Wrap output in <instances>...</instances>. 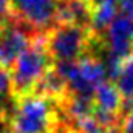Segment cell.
Returning a JSON list of instances; mask_svg holds the SVG:
<instances>
[{"instance_id":"6da1fadb","label":"cell","mask_w":133,"mask_h":133,"mask_svg":"<svg viewBox=\"0 0 133 133\" xmlns=\"http://www.w3.org/2000/svg\"><path fill=\"white\" fill-rule=\"evenodd\" d=\"M60 122L58 104L34 92L11 99L6 115V127L11 133H55Z\"/></svg>"},{"instance_id":"7a4b0ae2","label":"cell","mask_w":133,"mask_h":133,"mask_svg":"<svg viewBox=\"0 0 133 133\" xmlns=\"http://www.w3.org/2000/svg\"><path fill=\"white\" fill-rule=\"evenodd\" d=\"M55 65L54 58L49 54L44 44V34L39 36L28 49H26L19 58L11 66V99H18L28 96L32 92L34 86L41 79L45 71Z\"/></svg>"},{"instance_id":"3957f363","label":"cell","mask_w":133,"mask_h":133,"mask_svg":"<svg viewBox=\"0 0 133 133\" xmlns=\"http://www.w3.org/2000/svg\"><path fill=\"white\" fill-rule=\"evenodd\" d=\"M92 31L76 24L57 23L44 34V44L54 62H76L89 52Z\"/></svg>"},{"instance_id":"277c9868","label":"cell","mask_w":133,"mask_h":133,"mask_svg":"<svg viewBox=\"0 0 133 133\" xmlns=\"http://www.w3.org/2000/svg\"><path fill=\"white\" fill-rule=\"evenodd\" d=\"M39 36H42L41 32H37L32 26L15 15L6 21H2L0 23V68L10 71L19 55Z\"/></svg>"},{"instance_id":"5b68a950","label":"cell","mask_w":133,"mask_h":133,"mask_svg":"<svg viewBox=\"0 0 133 133\" xmlns=\"http://www.w3.org/2000/svg\"><path fill=\"white\" fill-rule=\"evenodd\" d=\"M60 0H11L13 15L45 34L57 24Z\"/></svg>"},{"instance_id":"8992f818","label":"cell","mask_w":133,"mask_h":133,"mask_svg":"<svg viewBox=\"0 0 133 133\" xmlns=\"http://www.w3.org/2000/svg\"><path fill=\"white\" fill-rule=\"evenodd\" d=\"M105 49L112 55L125 60L133 54V18L127 15H117L104 32Z\"/></svg>"},{"instance_id":"52a82bcc","label":"cell","mask_w":133,"mask_h":133,"mask_svg":"<svg viewBox=\"0 0 133 133\" xmlns=\"http://www.w3.org/2000/svg\"><path fill=\"white\" fill-rule=\"evenodd\" d=\"M92 3L91 0H60L57 23L76 24L91 29Z\"/></svg>"},{"instance_id":"ba28073f","label":"cell","mask_w":133,"mask_h":133,"mask_svg":"<svg viewBox=\"0 0 133 133\" xmlns=\"http://www.w3.org/2000/svg\"><path fill=\"white\" fill-rule=\"evenodd\" d=\"M78 71L86 83L92 88H97L101 83L107 81V71L101 57L92 55V54H86L78 60Z\"/></svg>"},{"instance_id":"9c48e42d","label":"cell","mask_w":133,"mask_h":133,"mask_svg":"<svg viewBox=\"0 0 133 133\" xmlns=\"http://www.w3.org/2000/svg\"><path fill=\"white\" fill-rule=\"evenodd\" d=\"M115 84L122 92L123 99L133 97V54H130L122 63V70L115 78Z\"/></svg>"},{"instance_id":"30bf717a","label":"cell","mask_w":133,"mask_h":133,"mask_svg":"<svg viewBox=\"0 0 133 133\" xmlns=\"http://www.w3.org/2000/svg\"><path fill=\"white\" fill-rule=\"evenodd\" d=\"M10 88H11V76H10V71L5 70V68H0V102L2 99L10 94Z\"/></svg>"},{"instance_id":"8fae6325","label":"cell","mask_w":133,"mask_h":133,"mask_svg":"<svg viewBox=\"0 0 133 133\" xmlns=\"http://www.w3.org/2000/svg\"><path fill=\"white\" fill-rule=\"evenodd\" d=\"M120 127H122L123 133H133V114H127V115H123Z\"/></svg>"},{"instance_id":"7c38bea8","label":"cell","mask_w":133,"mask_h":133,"mask_svg":"<svg viewBox=\"0 0 133 133\" xmlns=\"http://www.w3.org/2000/svg\"><path fill=\"white\" fill-rule=\"evenodd\" d=\"M118 5L123 15L133 18V0H118Z\"/></svg>"},{"instance_id":"4fadbf2b","label":"cell","mask_w":133,"mask_h":133,"mask_svg":"<svg viewBox=\"0 0 133 133\" xmlns=\"http://www.w3.org/2000/svg\"><path fill=\"white\" fill-rule=\"evenodd\" d=\"M99 133H123L120 125H112V127H104Z\"/></svg>"}]
</instances>
